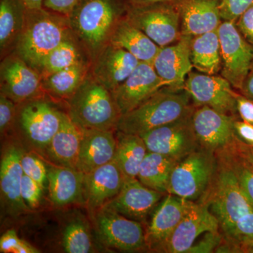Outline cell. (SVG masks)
<instances>
[{
    "label": "cell",
    "mask_w": 253,
    "mask_h": 253,
    "mask_svg": "<svg viewBox=\"0 0 253 253\" xmlns=\"http://www.w3.org/2000/svg\"><path fill=\"white\" fill-rule=\"evenodd\" d=\"M128 0H81L68 16L71 29L91 62L110 44L118 23L126 17Z\"/></svg>",
    "instance_id": "obj_1"
},
{
    "label": "cell",
    "mask_w": 253,
    "mask_h": 253,
    "mask_svg": "<svg viewBox=\"0 0 253 253\" xmlns=\"http://www.w3.org/2000/svg\"><path fill=\"white\" fill-rule=\"evenodd\" d=\"M71 32L66 15L44 7L26 9L24 26L13 52L38 71L46 56Z\"/></svg>",
    "instance_id": "obj_2"
},
{
    "label": "cell",
    "mask_w": 253,
    "mask_h": 253,
    "mask_svg": "<svg viewBox=\"0 0 253 253\" xmlns=\"http://www.w3.org/2000/svg\"><path fill=\"white\" fill-rule=\"evenodd\" d=\"M194 108L184 88L163 86L135 109L121 116L117 130L141 135L187 116Z\"/></svg>",
    "instance_id": "obj_3"
},
{
    "label": "cell",
    "mask_w": 253,
    "mask_h": 253,
    "mask_svg": "<svg viewBox=\"0 0 253 253\" xmlns=\"http://www.w3.org/2000/svg\"><path fill=\"white\" fill-rule=\"evenodd\" d=\"M66 104V113L81 129L117 130L122 115L116 100L91 73Z\"/></svg>",
    "instance_id": "obj_4"
},
{
    "label": "cell",
    "mask_w": 253,
    "mask_h": 253,
    "mask_svg": "<svg viewBox=\"0 0 253 253\" xmlns=\"http://www.w3.org/2000/svg\"><path fill=\"white\" fill-rule=\"evenodd\" d=\"M217 168L207 196L203 203L207 205L219 223V230L224 234L240 218L253 211L237 178L229 163L221 154H216Z\"/></svg>",
    "instance_id": "obj_5"
},
{
    "label": "cell",
    "mask_w": 253,
    "mask_h": 253,
    "mask_svg": "<svg viewBox=\"0 0 253 253\" xmlns=\"http://www.w3.org/2000/svg\"><path fill=\"white\" fill-rule=\"evenodd\" d=\"M217 168V155L199 148L176 163L167 194L192 202H201L212 185Z\"/></svg>",
    "instance_id": "obj_6"
},
{
    "label": "cell",
    "mask_w": 253,
    "mask_h": 253,
    "mask_svg": "<svg viewBox=\"0 0 253 253\" xmlns=\"http://www.w3.org/2000/svg\"><path fill=\"white\" fill-rule=\"evenodd\" d=\"M178 2L139 6L129 4L126 17L160 47H163L176 42L182 36Z\"/></svg>",
    "instance_id": "obj_7"
},
{
    "label": "cell",
    "mask_w": 253,
    "mask_h": 253,
    "mask_svg": "<svg viewBox=\"0 0 253 253\" xmlns=\"http://www.w3.org/2000/svg\"><path fill=\"white\" fill-rule=\"evenodd\" d=\"M63 115L44 96L18 104L16 122L35 147L46 149L61 127Z\"/></svg>",
    "instance_id": "obj_8"
},
{
    "label": "cell",
    "mask_w": 253,
    "mask_h": 253,
    "mask_svg": "<svg viewBox=\"0 0 253 253\" xmlns=\"http://www.w3.org/2000/svg\"><path fill=\"white\" fill-rule=\"evenodd\" d=\"M217 32L221 46V76L239 91L252 68L253 46L245 40L235 22L223 21Z\"/></svg>",
    "instance_id": "obj_9"
},
{
    "label": "cell",
    "mask_w": 253,
    "mask_h": 253,
    "mask_svg": "<svg viewBox=\"0 0 253 253\" xmlns=\"http://www.w3.org/2000/svg\"><path fill=\"white\" fill-rule=\"evenodd\" d=\"M1 60L0 94L16 104L45 96L38 71L14 52Z\"/></svg>",
    "instance_id": "obj_10"
},
{
    "label": "cell",
    "mask_w": 253,
    "mask_h": 253,
    "mask_svg": "<svg viewBox=\"0 0 253 253\" xmlns=\"http://www.w3.org/2000/svg\"><path fill=\"white\" fill-rule=\"evenodd\" d=\"M192 113L141 134L148 151L179 161L199 149L191 121Z\"/></svg>",
    "instance_id": "obj_11"
},
{
    "label": "cell",
    "mask_w": 253,
    "mask_h": 253,
    "mask_svg": "<svg viewBox=\"0 0 253 253\" xmlns=\"http://www.w3.org/2000/svg\"><path fill=\"white\" fill-rule=\"evenodd\" d=\"M184 88L191 96L195 107L209 106L240 119L236 110L237 91L222 76L191 71L186 78Z\"/></svg>",
    "instance_id": "obj_12"
},
{
    "label": "cell",
    "mask_w": 253,
    "mask_h": 253,
    "mask_svg": "<svg viewBox=\"0 0 253 253\" xmlns=\"http://www.w3.org/2000/svg\"><path fill=\"white\" fill-rule=\"evenodd\" d=\"M96 230L103 244L122 251H134L146 247V232L139 221L102 207L94 214Z\"/></svg>",
    "instance_id": "obj_13"
},
{
    "label": "cell",
    "mask_w": 253,
    "mask_h": 253,
    "mask_svg": "<svg viewBox=\"0 0 253 253\" xmlns=\"http://www.w3.org/2000/svg\"><path fill=\"white\" fill-rule=\"evenodd\" d=\"M236 119L239 118L209 106L195 107L191 121L200 148L214 154L226 149L235 139L234 121Z\"/></svg>",
    "instance_id": "obj_14"
},
{
    "label": "cell",
    "mask_w": 253,
    "mask_h": 253,
    "mask_svg": "<svg viewBox=\"0 0 253 253\" xmlns=\"http://www.w3.org/2000/svg\"><path fill=\"white\" fill-rule=\"evenodd\" d=\"M219 230V223L207 205L191 201L163 253H187L200 236Z\"/></svg>",
    "instance_id": "obj_15"
},
{
    "label": "cell",
    "mask_w": 253,
    "mask_h": 253,
    "mask_svg": "<svg viewBox=\"0 0 253 253\" xmlns=\"http://www.w3.org/2000/svg\"><path fill=\"white\" fill-rule=\"evenodd\" d=\"M167 84L151 63L140 62L126 81L111 91L121 115L132 111Z\"/></svg>",
    "instance_id": "obj_16"
},
{
    "label": "cell",
    "mask_w": 253,
    "mask_h": 253,
    "mask_svg": "<svg viewBox=\"0 0 253 253\" xmlns=\"http://www.w3.org/2000/svg\"><path fill=\"white\" fill-rule=\"evenodd\" d=\"M191 201L166 194L155 208L146 231V247L163 253L173 232L184 217Z\"/></svg>",
    "instance_id": "obj_17"
},
{
    "label": "cell",
    "mask_w": 253,
    "mask_h": 253,
    "mask_svg": "<svg viewBox=\"0 0 253 253\" xmlns=\"http://www.w3.org/2000/svg\"><path fill=\"white\" fill-rule=\"evenodd\" d=\"M166 194L146 187L137 178L126 179L119 194L104 207L129 219L141 221L154 211Z\"/></svg>",
    "instance_id": "obj_18"
},
{
    "label": "cell",
    "mask_w": 253,
    "mask_h": 253,
    "mask_svg": "<svg viewBox=\"0 0 253 253\" xmlns=\"http://www.w3.org/2000/svg\"><path fill=\"white\" fill-rule=\"evenodd\" d=\"M192 38L181 36L176 42L160 48L153 61L155 71L168 86L184 88L186 78L194 68L190 51Z\"/></svg>",
    "instance_id": "obj_19"
},
{
    "label": "cell",
    "mask_w": 253,
    "mask_h": 253,
    "mask_svg": "<svg viewBox=\"0 0 253 253\" xmlns=\"http://www.w3.org/2000/svg\"><path fill=\"white\" fill-rule=\"evenodd\" d=\"M140 61L119 46L108 44L91 63L93 77L112 91L129 77Z\"/></svg>",
    "instance_id": "obj_20"
},
{
    "label": "cell",
    "mask_w": 253,
    "mask_h": 253,
    "mask_svg": "<svg viewBox=\"0 0 253 253\" xmlns=\"http://www.w3.org/2000/svg\"><path fill=\"white\" fill-rule=\"evenodd\" d=\"M24 154L18 144L6 146L1 156L0 165V188L3 203L11 214H19L26 211L27 206L21 194L23 171L21 159Z\"/></svg>",
    "instance_id": "obj_21"
},
{
    "label": "cell",
    "mask_w": 253,
    "mask_h": 253,
    "mask_svg": "<svg viewBox=\"0 0 253 253\" xmlns=\"http://www.w3.org/2000/svg\"><path fill=\"white\" fill-rule=\"evenodd\" d=\"M126 178L115 162L108 163L85 174L84 202L93 214L116 197Z\"/></svg>",
    "instance_id": "obj_22"
},
{
    "label": "cell",
    "mask_w": 253,
    "mask_h": 253,
    "mask_svg": "<svg viewBox=\"0 0 253 253\" xmlns=\"http://www.w3.org/2000/svg\"><path fill=\"white\" fill-rule=\"evenodd\" d=\"M219 0H179L182 36L196 37L217 31L221 19Z\"/></svg>",
    "instance_id": "obj_23"
},
{
    "label": "cell",
    "mask_w": 253,
    "mask_h": 253,
    "mask_svg": "<svg viewBox=\"0 0 253 253\" xmlns=\"http://www.w3.org/2000/svg\"><path fill=\"white\" fill-rule=\"evenodd\" d=\"M83 129L77 169L88 174L96 168L112 162L116 154V131Z\"/></svg>",
    "instance_id": "obj_24"
},
{
    "label": "cell",
    "mask_w": 253,
    "mask_h": 253,
    "mask_svg": "<svg viewBox=\"0 0 253 253\" xmlns=\"http://www.w3.org/2000/svg\"><path fill=\"white\" fill-rule=\"evenodd\" d=\"M47 170L48 189L53 204L64 206L84 201V173L62 166Z\"/></svg>",
    "instance_id": "obj_25"
},
{
    "label": "cell",
    "mask_w": 253,
    "mask_h": 253,
    "mask_svg": "<svg viewBox=\"0 0 253 253\" xmlns=\"http://www.w3.org/2000/svg\"><path fill=\"white\" fill-rule=\"evenodd\" d=\"M82 138L83 129L63 112L61 127L46 149L50 159L62 167L77 169Z\"/></svg>",
    "instance_id": "obj_26"
},
{
    "label": "cell",
    "mask_w": 253,
    "mask_h": 253,
    "mask_svg": "<svg viewBox=\"0 0 253 253\" xmlns=\"http://www.w3.org/2000/svg\"><path fill=\"white\" fill-rule=\"evenodd\" d=\"M110 44L126 49L140 62L151 64L161 48L126 16L118 23L113 31Z\"/></svg>",
    "instance_id": "obj_27"
},
{
    "label": "cell",
    "mask_w": 253,
    "mask_h": 253,
    "mask_svg": "<svg viewBox=\"0 0 253 253\" xmlns=\"http://www.w3.org/2000/svg\"><path fill=\"white\" fill-rule=\"evenodd\" d=\"M86 61L91 62L90 57L72 31L43 60L38 71L43 79L53 73Z\"/></svg>",
    "instance_id": "obj_28"
},
{
    "label": "cell",
    "mask_w": 253,
    "mask_h": 253,
    "mask_svg": "<svg viewBox=\"0 0 253 253\" xmlns=\"http://www.w3.org/2000/svg\"><path fill=\"white\" fill-rule=\"evenodd\" d=\"M26 10L21 0H0L1 59L14 51L24 26Z\"/></svg>",
    "instance_id": "obj_29"
},
{
    "label": "cell",
    "mask_w": 253,
    "mask_h": 253,
    "mask_svg": "<svg viewBox=\"0 0 253 253\" xmlns=\"http://www.w3.org/2000/svg\"><path fill=\"white\" fill-rule=\"evenodd\" d=\"M116 154L113 162L117 165L126 179L137 178L141 163L148 152L144 139L138 134L116 130Z\"/></svg>",
    "instance_id": "obj_30"
},
{
    "label": "cell",
    "mask_w": 253,
    "mask_h": 253,
    "mask_svg": "<svg viewBox=\"0 0 253 253\" xmlns=\"http://www.w3.org/2000/svg\"><path fill=\"white\" fill-rule=\"evenodd\" d=\"M190 51L196 71L208 75L220 73L221 46L217 30L192 38Z\"/></svg>",
    "instance_id": "obj_31"
},
{
    "label": "cell",
    "mask_w": 253,
    "mask_h": 253,
    "mask_svg": "<svg viewBox=\"0 0 253 253\" xmlns=\"http://www.w3.org/2000/svg\"><path fill=\"white\" fill-rule=\"evenodd\" d=\"M91 61L75 65L42 79L46 95L67 101L90 73Z\"/></svg>",
    "instance_id": "obj_32"
},
{
    "label": "cell",
    "mask_w": 253,
    "mask_h": 253,
    "mask_svg": "<svg viewBox=\"0 0 253 253\" xmlns=\"http://www.w3.org/2000/svg\"><path fill=\"white\" fill-rule=\"evenodd\" d=\"M177 163L169 156L148 151L141 163L137 179L146 187L167 194L171 174Z\"/></svg>",
    "instance_id": "obj_33"
},
{
    "label": "cell",
    "mask_w": 253,
    "mask_h": 253,
    "mask_svg": "<svg viewBox=\"0 0 253 253\" xmlns=\"http://www.w3.org/2000/svg\"><path fill=\"white\" fill-rule=\"evenodd\" d=\"M62 246L68 253L92 252V242L89 227L81 219L71 221L65 228Z\"/></svg>",
    "instance_id": "obj_34"
},
{
    "label": "cell",
    "mask_w": 253,
    "mask_h": 253,
    "mask_svg": "<svg viewBox=\"0 0 253 253\" xmlns=\"http://www.w3.org/2000/svg\"><path fill=\"white\" fill-rule=\"evenodd\" d=\"M217 154H221L229 166L249 202L253 207V168L244 158L240 157L230 148L226 147Z\"/></svg>",
    "instance_id": "obj_35"
},
{
    "label": "cell",
    "mask_w": 253,
    "mask_h": 253,
    "mask_svg": "<svg viewBox=\"0 0 253 253\" xmlns=\"http://www.w3.org/2000/svg\"><path fill=\"white\" fill-rule=\"evenodd\" d=\"M223 237L239 246L243 253L246 248L253 246V211L240 218Z\"/></svg>",
    "instance_id": "obj_36"
},
{
    "label": "cell",
    "mask_w": 253,
    "mask_h": 253,
    "mask_svg": "<svg viewBox=\"0 0 253 253\" xmlns=\"http://www.w3.org/2000/svg\"><path fill=\"white\" fill-rule=\"evenodd\" d=\"M0 252L3 253H39L41 251L27 241L18 237L16 231L11 229L0 239Z\"/></svg>",
    "instance_id": "obj_37"
},
{
    "label": "cell",
    "mask_w": 253,
    "mask_h": 253,
    "mask_svg": "<svg viewBox=\"0 0 253 253\" xmlns=\"http://www.w3.org/2000/svg\"><path fill=\"white\" fill-rule=\"evenodd\" d=\"M23 173L44 187L47 181L48 170L44 163L39 158L24 153L21 159Z\"/></svg>",
    "instance_id": "obj_38"
},
{
    "label": "cell",
    "mask_w": 253,
    "mask_h": 253,
    "mask_svg": "<svg viewBox=\"0 0 253 253\" xmlns=\"http://www.w3.org/2000/svg\"><path fill=\"white\" fill-rule=\"evenodd\" d=\"M253 4V0H220L219 10L222 21L235 22Z\"/></svg>",
    "instance_id": "obj_39"
},
{
    "label": "cell",
    "mask_w": 253,
    "mask_h": 253,
    "mask_svg": "<svg viewBox=\"0 0 253 253\" xmlns=\"http://www.w3.org/2000/svg\"><path fill=\"white\" fill-rule=\"evenodd\" d=\"M36 181L23 173L21 180V194L23 201L26 206L34 208L38 206L41 201L42 189Z\"/></svg>",
    "instance_id": "obj_40"
},
{
    "label": "cell",
    "mask_w": 253,
    "mask_h": 253,
    "mask_svg": "<svg viewBox=\"0 0 253 253\" xmlns=\"http://www.w3.org/2000/svg\"><path fill=\"white\" fill-rule=\"evenodd\" d=\"M223 239L224 237L220 231H208L205 233L201 239H198L194 243L187 253H214L222 242Z\"/></svg>",
    "instance_id": "obj_41"
},
{
    "label": "cell",
    "mask_w": 253,
    "mask_h": 253,
    "mask_svg": "<svg viewBox=\"0 0 253 253\" xmlns=\"http://www.w3.org/2000/svg\"><path fill=\"white\" fill-rule=\"evenodd\" d=\"M18 104L0 94V131L4 134L16 122Z\"/></svg>",
    "instance_id": "obj_42"
},
{
    "label": "cell",
    "mask_w": 253,
    "mask_h": 253,
    "mask_svg": "<svg viewBox=\"0 0 253 253\" xmlns=\"http://www.w3.org/2000/svg\"><path fill=\"white\" fill-rule=\"evenodd\" d=\"M236 25L245 40L253 46V4L240 16Z\"/></svg>",
    "instance_id": "obj_43"
},
{
    "label": "cell",
    "mask_w": 253,
    "mask_h": 253,
    "mask_svg": "<svg viewBox=\"0 0 253 253\" xmlns=\"http://www.w3.org/2000/svg\"><path fill=\"white\" fill-rule=\"evenodd\" d=\"M236 110L241 121L253 125V101L240 92L236 96Z\"/></svg>",
    "instance_id": "obj_44"
},
{
    "label": "cell",
    "mask_w": 253,
    "mask_h": 253,
    "mask_svg": "<svg viewBox=\"0 0 253 253\" xmlns=\"http://www.w3.org/2000/svg\"><path fill=\"white\" fill-rule=\"evenodd\" d=\"M81 0H44L43 7L50 11L69 16Z\"/></svg>",
    "instance_id": "obj_45"
},
{
    "label": "cell",
    "mask_w": 253,
    "mask_h": 253,
    "mask_svg": "<svg viewBox=\"0 0 253 253\" xmlns=\"http://www.w3.org/2000/svg\"><path fill=\"white\" fill-rule=\"evenodd\" d=\"M234 131L238 139L245 144L253 146V125L236 119L234 121Z\"/></svg>",
    "instance_id": "obj_46"
},
{
    "label": "cell",
    "mask_w": 253,
    "mask_h": 253,
    "mask_svg": "<svg viewBox=\"0 0 253 253\" xmlns=\"http://www.w3.org/2000/svg\"><path fill=\"white\" fill-rule=\"evenodd\" d=\"M227 147L230 148L240 157L244 158L253 168V146L245 144L236 136L235 139Z\"/></svg>",
    "instance_id": "obj_47"
},
{
    "label": "cell",
    "mask_w": 253,
    "mask_h": 253,
    "mask_svg": "<svg viewBox=\"0 0 253 253\" xmlns=\"http://www.w3.org/2000/svg\"><path fill=\"white\" fill-rule=\"evenodd\" d=\"M239 91L241 94L253 101V71L252 70L248 75L247 78L245 80Z\"/></svg>",
    "instance_id": "obj_48"
},
{
    "label": "cell",
    "mask_w": 253,
    "mask_h": 253,
    "mask_svg": "<svg viewBox=\"0 0 253 253\" xmlns=\"http://www.w3.org/2000/svg\"><path fill=\"white\" fill-rule=\"evenodd\" d=\"M179 0H128L131 6H147V5L161 4V3H175Z\"/></svg>",
    "instance_id": "obj_49"
},
{
    "label": "cell",
    "mask_w": 253,
    "mask_h": 253,
    "mask_svg": "<svg viewBox=\"0 0 253 253\" xmlns=\"http://www.w3.org/2000/svg\"><path fill=\"white\" fill-rule=\"evenodd\" d=\"M26 9H40L43 7L44 0H21Z\"/></svg>",
    "instance_id": "obj_50"
},
{
    "label": "cell",
    "mask_w": 253,
    "mask_h": 253,
    "mask_svg": "<svg viewBox=\"0 0 253 253\" xmlns=\"http://www.w3.org/2000/svg\"><path fill=\"white\" fill-rule=\"evenodd\" d=\"M244 253H253V246H249L244 250Z\"/></svg>",
    "instance_id": "obj_51"
},
{
    "label": "cell",
    "mask_w": 253,
    "mask_h": 253,
    "mask_svg": "<svg viewBox=\"0 0 253 253\" xmlns=\"http://www.w3.org/2000/svg\"><path fill=\"white\" fill-rule=\"evenodd\" d=\"M251 70H252V71H253V65H252V68H251Z\"/></svg>",
    "instance_id": "obj_52"
},
{
    "label": "cell",
    "mask_w": 253,
    "mask_h": 253,
    "mask_svg": "<svg viewBox=\"0 0 253 253\" xmlns=\"http://www.w3.org/2000/svg\"><path fill=\"white\" fill-rule=\"evenodd\" d=\"M219 1H220V0H219Z\"/></svg>",
    "instance_id": "obj_53"
}]
</instances>
